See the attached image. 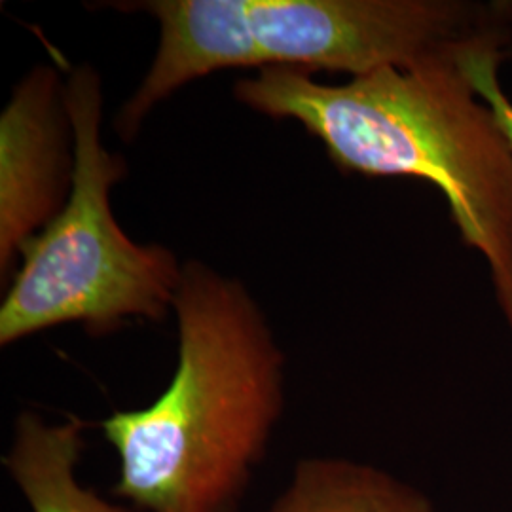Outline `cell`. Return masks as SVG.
Segmentation results:
<instances>
[{
    "instance_id": "obj_6",
    "label": "cell",
    "mask_w": 512,
    "mask_h": 512,
    "mask_svg": "<svg viewBox=\"0 0 512 512\" xmlns=\"http://www.w3.org/2000/svg\"><path fill=\"white\" fill-rule=\"evenodd\" d=\"M84 431L80 418L48 423L33 412L19 414L2 465L31 512H135L78 480Z\"/></svg>"
},
{
    "instance_id": "obj_5",
    "label": "cell",
    "mask_w": 512,
    "mask_h": 512,
    "mask_svg": "<svg viewBox=\"0 0 512 512\" xmlns=\"http://www.w3.org/2000/svg\"><path fill=\"white\" fill-rule=\"evenodd\" d=\"M71 120L54 69L38 67L0 116V268L63 209L73 183Z\"/></svg>"
},
{
    "instance_id": "obj_7",
    "label": "cell",
    "mask_w": 512,
    "mask_h": 512,
    "mask_svg": "<svg viewBox=\"0 0 512 512\" xmlns=\"http://www.w3.org/2000/svg\"><path fill=\"white\" fill-rule=\"evenodd\" d=\"M266 512H437L416 486L384 469L342 458L294 465L285 490Z\"/></svg>"
},
{
    "instance_id": "obj_8",
    "label": "cell",
    "mask_w": 512,
    "mask_h": 512,
    "mask_svg": "<svg viewBox=\"0 0 512 512\" xmlns=\"http://www.w3.org/2000/svg\"><path fill=\"white\" fill-rule=\"evenodd\" d=\"M505 35L494 27H484L463 38L459 59L478 95L494 112L495 120L512 148V103L497 80V67L505 57Z\"/></svg>"
},
{
    "instance_id": "obj_3",
    "label": "cell",
    "mask_w": 512,
    "mask_h": 512,
    "mask_svg": "<svg viewBox=\"0 0 512 512\" xmlns=\"http://www.w3.org/2000/svg\"><path fill=\"white\" fill-rule=\"evenodd\" d=\"M160 46L116 129L131 141L148 112L186 84L226 69L289 67L355 76L408 67L484 29L475 10L435 0H154Z\"/></svg>"
},
{
    "instance_id": "obj_2",
    "label": "cell",
    "mask_w": 512,
    "mask_h": 512,
    "mask_svg": "<svg viewBox=\"0 0 512 512\" xmlns=\"http://www.w3.org/2000/svg\"><path fill=\"white\" fill-rule=\"evenodd\" d=\"M463 38L342 86L270 67L239 80L234 93L260 114L300 122L346 173L439 186L461 236L488 260L512 329V148L494 112L476 101L459 59Z\"/></svg>"
},
{
    "instance_id": "obj_4",
    "label": "cell",
    "mask_w": 512,
    "mask_h": 512,
    "mask_svg": "<svg viewBox=\"0 0 512 512\" xmlns=\"http://www.w3.org/2000/svg\"><path fill=\"white\" fill-rule=\"evenodd\" d=\"M65 105L73 129L71 192L19 251L23 264L0 306V346L65 323L107 334L129 319L162 321L181 285L177 256L131 241L112 215L110 186L126 167L103 145V88L92 67L71 74Z\"/></svg>"
},
{
    "instance_id": "obj_1",
    "label": "cell",
    "mask_w": 512,
    "mask_h": 512,
    "mask_svg": "<svg viewBox=\"0 0 512 512\" xmlns=\"http://www.w3.org/2000/svg\"><path fill=\"white\" fill-rule=\"evenodd\" d=\"M177 368L145 408L101 421L114 497L135 512H238L285 406V357L245 287L188 262Z\"/></svg>"
}]
</instances>
